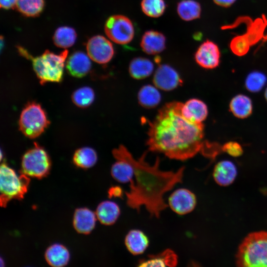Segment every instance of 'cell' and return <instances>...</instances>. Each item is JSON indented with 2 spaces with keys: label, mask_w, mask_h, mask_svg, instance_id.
Wrapping results in <instances>:
<instances>
[{
  "label": "cell",
  "mask_w": 267,
  "mask_h": 267,
  "mask_svg": "<svg viewBox=\"0 0 267 267\" xmlns=\"http://www.w3.org/2000/svg\"><path fill=\"white\" fill-rule=\"evenodd\" d=\"M220 57L221 52L218 45L208 40L198 47L194 55L196 62L206 69L217 67L220 62Z\"/></svg>",
  "instance_id": "cell-12"
},
{
  "label": "cell",
  "mask_w": 267,
  "mask_h": 267,
  "mask_svg": "<svg viewBox=\"0 0 267 267\" xmlns=\"http://www.w3.org/2000/svg\"><path fill=\"white\" fill-rule=\"evenodd\" d=\"M68 72L72 76L81 78L86 76L91 68L89 56L81 51H77L70 55L66 64Z\"/></svg>",
  "instance_id": "cell-15"
},
{
  "label": "cell",
  "mask_w": 267,
  "mask_h": 267,
  "mask_svg": "<svg viewBox=\"0 0 267 267\" xmlns=\"http://www.w3.org/2000/svg\"><path fill=\"white\" fill-rule=\"evenodd\" d=\"M155 86L145 85L139 90L137 94L139 105L146 109L156 107L161 100V94Z\"/></svg>",
  "instance_id": "cell-22"
},
{
  "label": "cell",
  "mask_w": 267,
  "mask_h": 267,
  "mask_svg": "<svg viewBox=\"0 0 267 267\" xmlns=\"http://www.w3.org/2000/svg\"><path fill=\"white\" fill-rule=\"evenodd\" d=\"M153 83L160 89L171 91L181 86L183 81L178 72L172 66L162 64L155 71Z\"/></svg>",
  "instance_id": "cell-11"
},
{
  "label": "cell",
  "mask_w": 267,
  "mask_h": 267,
  "mask_svg": "<svg viewBox=\"0 0 267 267\" xmlns=\"http://www.w3.org/2000/svg\"><path fill=\"white\" fill-rule=\"evenodd\" d=\"M30 182L29 177L22 174L18 176L5 163L0 167V204L5 207L11 199H21L27 192Z\"/></svg>",
  "instance_id": "cell-5"
},
{
  "label": "cell",
  "mask_w": 267,
  "mask_h": 267,
  "mask_svg": "<svg viewBox=\"0 0 267 267\" xmlns=\"http://www.w3.org/2000/svg\"><path fill=\"white\" fill-rule=\"evenodd\" d=\"M222 150L234 157L240 156L243 153L241 145L235 141H229L225 143L222 146Z\"/></svg>",
  "instance_id": "cell-34"
},
{
  "label": "cell",
  "mask_w": 267,
  "mask_h": 267,
  "mask_svg": "<svg viewBox=\"0 0 267 267\" xmlns=\"http://www.w3.org/2000/svg\"><path fill=\"white\" fill-rule=\"evenodd\" d=\"M111 175L115 180L120 183H130L134 179V169L128 161L117 160L111 167Z\"/></svg>",
  "instance_id": "cell-24"
},
{
  "label": "cell",
  "mask_w": 267,
  "mask_h": 267,
  "mask_svg": "<svg viewBox=\"0 0 267 267\" xmlns=\"http://www.w3.org/2000/svg\"><path fill=\"white\" fill-rule=\"evenodd\" d=\"M96 219L95 213L89 209L77 208L74 214L73 224L78 233L88 234L94 229Z\"/></svg>",
  "instance_id": "cell-14"
},
{
  "label": "cell",
  "mask_w": 267,
  "mask_h": 267,
  "mask_svg": "<svg viewBox=\"0 0 267 267\" xmlns=\"http://www.w3.org/2000/svg\"><path fill=\"white\" fill-rule=\"evenodd\" d=\"M237 174L236 167L231 162L223 160L215 166L213 177L219 185L225 186L231 184L235 180Z\"/></svg>",
  "instance_id": "cell-19"
},
{
  "label": "cell",
  "mask_w": 267,
  "mask_h": 267,
  "mask_svg": "<svg viewBox=\"0 0 267 267\" xmlns=\"http://www.w3.org/2000/svg\"><path fill=\"white\" fill-rule=\"evenodd\" d=\"M249 42L244 36H237L231 41L230 47L232 51L238 56H242L249 49Z\"/></svg>",
  "instance_id": "cell-33"
},
{
  "label": "cell",
  "mask_w": 267,
  "mask_h": 267,
  "mask_svg": "<svg viewBox=\"0 0 267 267\" xmlns=\"http://www.w3.org/2000/svg\"><path fill=\"white\" fill-rule=\"evenodd\" d=\"M121 213L119 205L115 202L105 200L97 206L95 214L97 219L103 224L111 225L118 219Z\"/></svg>",
  "instance_id": "cell-20"
},
{
  "label": "cell",
  "mask_w": 267,
  "mask_h": 267,
  "mask_svg": "<svg viewBox=\"0 0 267 267\" xmlns=\"http://www.w3.org/2000/svg\"><path fill=\"white\" fill-rule=\"evenodd\" d=\"M76 38L77 34L74 29L64 26L57 29L53 37V40L56 46L67 48L74 44Z\"/></svg>",
  "instance_id": "cell-28"
},
{
  "label": "cell",
  "mask_w": 267,
  "mask_h": 267,
  "mask_svg": "<svg viewBox=\"0 0 267 267\" xmlns=\"http://www.w3.org/2000/svg\"><path fill=\"white\" fill-rule=\"evenodd\" d=\"M178 257L175 252L167 249L155 255H149L147 259L140 260L138 267H173L177 265Z\"/></svg>",
  "instance_id": "cell-17"
},
{
  "label": "cell",
  "mask_w": 267,
  "mask_h": 267,
  "mask_svg": "<svg viewBox=\"0 0 267 267\" xmlns=\"http://www.w3.org/2000/svg\"><path fill=\"white\" fill-rule=\"evenodd\" d=\"M17 48L21 55L32 60L33 69L41 84L62 81L65 62L68 53L67 50L59 54L46 50L42 55L33 57L24 48L21 46Z\"/></svg>",
  "instance_id": "cell-3"
},
{
  "label": "cell",
  "mask_w": 267,
  "mask_h": 267,
  "mask_svg": "<svg viewBox=\"0 0 267 267\" xmlns=\"http://www.w3.org/2000/svg\"><path fill=\"white\" fill-rule=\"evenodd\" d=\"M197 199L190 190L181 188L175 190L169 197L168 206L172 210L179 215L191 212L195 208Z\"/></svg>",
  "instance_id": "cell-10"
},
{
  "label": "cell",
  "mask_w": 267,
  "mask_h": 267,
  "mask_svg": "<svg viewBox=\"0 0 267 267\" xmlns=\"http://www.w3.org/2000/svg\"><path fill=\"white\" fill-rule=\"evenodd\" d=\"M17 0H0V7L4 9H9L15 7Z\"/></svg>",
  "instance_id": "cell-36"
},
{
  "label": "cell",
  "mask_w": 267,
  "mask_h": 267,
  "mask_svg": "<svg viewBox=\"0 0 267 267\" xmlns=\"http://www.w3.org/2000/svg\"><path fill=\"white\" fill-rule=\"evenodd\" d=\"M147 236L139 229L130 230L125 238V244L128 251L133 255L143 253L149 246Z\"/></svg>",
  "instance_id": "cell-18"
},
{
  "label": "cell",
  "mask_w": 267,
  "mask_h": 267,
  "mask_svg": "<svg viewBox=\"0 0 267 267\" xmlns=\"http://www.w3.org/2000/svg\"><path fill=\"white\" fill-rule=\"evenodd\" d=\"M166 41V37L162 33L155 30H148L142 37L140 46L146 53L154 55L165 49Z\"/></svg>",
  "instance_id": "cell-16"
},
{
  "label": "cell",
  "mask_w": 267,
  "mask_h": 267,
  "mask_svg": "<svg viewBox=\"0 0 267 267\" xmlns=\"http://www.w3.org/2000/svg\"><path fill=\"white\" fill-rule=\"evenodd\" d=\"M141 7L147 16L157 18L164 13L166 4L164 0H142Z\"/></svg>",
  "instance_id": "cell-31"
},
{
  "label": "cell",
  "mask_w": 267,
  "mask_h": 267,
  "mask_svg": "<svg viewBox=\"0 0 267 267\" xmlns=\"http://www.w3.org/2000/svg\"><path fill=\"white\" fill-rule=\"evenodd\" d=\"M44 110L36 102H29L21 111L19 120L20 131L27 137L35 138L40 135L49 125Z\"/></svg>",
  "instance_id": "cell-6"
},
{
  "label": "cell",
  "mask_w": 267,
  "mask_h": 267,
  "mask_svg": "<svg viewBox=\"0 0 267 267\" xmlns=\"http://www.w3.org/2000/svg\"><path fill=\"white\" fill-rule=\"evenodd\" d=\"M236 0H213L217 5L223 7H228L232 5Z\"/></svg>",
  "instance_id": "cell-37"
},
{
  "label": "cell",
  "mask_w": 267,
  "mask_h": 267,
  "mask_svg": "<svg viewBox=\"0 0 267 267\" xmlns=\"http://www.w3.org/2000/svg\"><path fill=\"white\" fill-rule=\"evenodd\" d=\"M178 15L182 20L189 21L200 17L201 7L200 3L194 0H182L177 6Z\"/></svg>",
  "instance_id": "cell-27"
},
{
  "label": "cell",
  "mask_w": 267,
  "mask_h": 267,
  "mask_svg": "<svg viewBox=\"0 0 267 267\" xmlns=\"http://www.w3.org/2000/svg\"><path fill=\"white\" fill-rule=\"evenodd\" d=\"M153 70V62L149 59L142 57L133 59L129 67L130 76L135 80H142L149 77Z\"/></svg>",
  "instance_id": "cell-23"
},
{
  "label": "cell",
  "mask_w": 267,
  "mask_h": 267,
  "mask_svg": "<svg viewBox=\"0 0 267 267\" xmlns=\"http://www.w3.org/2000/svg\"><path fill=\"white\" fill-rule=\"evenodd\" d=\"M104 30L111 41L120 44L130 43L134 34L131 20L122 15H114L109 17L105 22Z\"/></svg>",
  "instance_id": "cell-8"
},
{
  "label": "cell",
  "mask_w": 267,
  "mask_h": 267,
  "mask_svg": "<svg viewBox=\"0 0 267 267\" xmlns=\"http://www.w3.org/2000/svg\"><path fill=\"white\" fill-rule=\"evenodd\" d=\"M47 263L53 267H62L67 265L70 259L68 249L60 244H54L48 247L45 252Z\"/></svg>",
  "instance_id": "cell-21"
},
{
  "label": "cell",
  "mask_w": 267,
  "mask_h": 267,
  "mask_svg": "<svg viewBox=\"0 0 267 267\" xmlns=\"http://www.w3.org/2000/svg\"><path fill=\"white\" fill-rule=\"evenodd\" d=\"M236 259L239 267H267V232L247 236L239 247Z\"/></svg>",
  "instance_id": "cell-4"
},
{
  "label": "cell",
  "mask_w": 267,
  "mask_h": 267,
  "mask_svg": "<svg viewBox=\"0 0 267 267\" xmlns=\"http://www.w3.org/2000/svg\"><path fill=\"white\" fill-rule=\"evenodd\" d=\"M87 51L89 57L99 64L109 62L114 54L112 43L100 35L94 36L88 41Z\"/></svg>",
  "instance_id": "cell-9"
},
{
  "label": "cell",
  "mask_w": 267,
  "mask_h": 267,
  "mask_svg": "<svg viewBox=\"0 0 267 267\" xmlns=\"http://www.w3.org/2000/svg\"><path fill=\"white\" fill-rule=\"evenodd\" d=\"M97 155L92 148L84 147L77 149L74 153L73 161L74 164L82 169H88L96 163Z\"/></svg>",
  "instance_id": "cell-26"
},
{
  "label": "cell",
  "mask_w": 267,
  "mask_h": 267,
  "mask_svg": "<svg viewBox=\"0 0 267 267\" xmlns=\"http://www.w3.org/2000/svg\"><path fill=\"white\" fill-rule=\"evenodd\" d=\"M94 99L93 89L89 87H84L76 89L72 95L74 103L81 108L90 105Z\"/></svg>",
  "instance_id": "cell-30"
},
{
  "label": "cell",
  "mask_w": 267,
  "mask_h": 267,
  "mask_svg": "<svg viewBox=\"0 0 267 267\" xmlns=\"http://www.w3.org/2000/svg\"><path fill=\"white\" fill-rule=\"evenodd\" d=\"M265 98H266V100H267V88L266 89V91H265Z\"/></svg>",
  "instance_id": "cell-38"
},
{
  "label": "cell",
  "mask_w": 267,
  "mask_h": 267,
  "mask_svg": "<svg viewBox=\"0 0 267 267\" xmlns=\"http://www.w3.org/2000/svg\"><path fill=\"white\" fill-rule=\"evenodd\" d=\"M267 81L266 75L259 71H253L245 80L246 88L252 92H257L263 89Z\"/></svg>",
  "instance_id": "cell-32"
},
{
  "label": "cell",
  "mask_w": 267,
  "mask_h": 267,
  "mask_svg": "<svg viewBox=\"0 0 267 267\" xmlns=\"http://www.w3.org/2000/svg\"><path fill=\"white\" fill-rule=\"evenodd\" d=\"M182 103L164 105L154 119L148 121L146 144L150 151L171 159L184 161L202 151L206 141L202 123L191 122L181 113Z\"/></svg>",
  "instance_id": "cell-1"
},
{
  "label": "cell",
  "mask_w": 267,
  "mask_h": 267,
  "mask_svg": "<svg viewBox=\"0 0 267 267\" xmlns=\"http://www.w3.org/2000/svg\"><path fill=\"white\" fill-rule=\"evenodd\" d=\"M112 154L116 160L127 161L134 169V179L130 183L129 190L125 192L127 205L137 212L144 206L151 217L159 218L168 207L165 194L182 181L184 167L175 172L162 171L159 168V158L151 165L145 161V154L135 159L123 145L115 148Z\"/></svg>",
  "instance_id": "cell-2"
},
{
  "label": "cell",
  "mask_w": 267,
  "mask_h": 267,
  "mask_svg": "<svg viewBox=\"0 0 267 267\" xmlns=\"http://www.w3.org/2000/svg\"><path fill=\"white\" fill-rule=\"evenodd\" d=\"M123 189L119 186H114L110 188L108 191V195L110 198L119 197L121 198L123 196Z\"/></svg>",
  "instance_id": "cell-35"
},
{
  "label": "cell",
  "mask_w": 267,
  "mask_h": 267,
  "mask_svg": "<svg viewBox=\"0 0 267 267\" xmlns=\"http://www.w3.org/2000/svg\"><path fill=\"white\" fill-rule=\"evenodd\" d=\"M44 6V0H17L15 7L23 14L30 17L39 15Z\"/></svg>",
  "instance_id": "cell-29"
},
{
  "label": "cell",
  "mask_w": 267,
  "mask_h": 267,
  "mask_svg": "<svg viewBox=\"0 0 267 267\" xmlns=\"http://www.w3.org/2000/svg\"><path fill=\"white\" fill-rule=\"evenodd\" d=\"M230 111L234 116L244 119L251 115L253 111L251 99L244 94H238L233 97L229 103Z\"/></svg>",
  "instance_id": "cell-25"
},
{
  "label": "cell",
  "mask_w": 267,
  "mask_h": 267,
  "mask_svg": "<svg viewBox=\"0 0 267 267\" xmlns=\"http://www.w3.org/2000/svg\"><path fill=\"white\" fill-rule=\"evenodd\" d=\"M50 167L51 162L48 154L36 142L22 156L21 173L28 177L42 178L48 174Z\"/></svg>",
  "instance_id": "cell-7"
},
{
  "label": "cell",
  "mask_w": 267,
  "mask_h": 267,
  "mask_svg": "<svg viewBox=\"0 0 267 267\" xmlns=\"http://www.w3.org/2000/svg\"><path fill=\"white\" fill-rule=\"evenodd\" d=\"M181 113L188 120L198 123H202L208 114L207 105L201 100L191 98L182 103Z\"/></svg>",
  "instance_id": "cell-13"
}]
</instances>
